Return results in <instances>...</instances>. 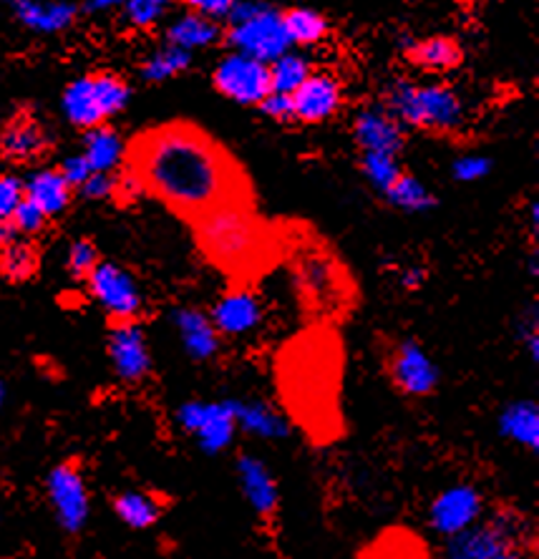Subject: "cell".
<instances>
[{
  "mask_svg": "<svg viewBox=\"0 0 539 559\" xmlns=\"http://www.w3.org/2000/svg\"><path fill=\"white\" fill-rule=\"evenodd\" d=\"M127 164L142 192H149L187 219H200L223 204H244L248 179L225 146L192 124H167L139 134Z\"/></svg>",
  "mask_w": 539,
  "mask_h": 559,
  "instance_id": "obj_1",
  "label": "cell"
},
{
  "mask_svg": "<svg viewBox=\"0 0 539 559\" xmlns=\"http://www.w3.org/2000/svg\"><path fill=\"white\" fill-rule=\"evenodd\" d=\"M202 250L230 273L250 275L265 267L270 242L265 225L252 217L248 204H223L194 219Z\"/></svg>",
  "mask_w": 539,
  "mask_h": 559,
  "instance_id": "obj_2",
  "label": "cell"
},
{
  "mask_svg": "<svg viewBox=\"0 0 539 559\" xmlns=\"http://www.w3.org/2000/svg\"><path fill=\"white\" fill-rule=\"evenodd\" d=\"M439 559H537L529 520L510 507L487 509L477 524L444 539Z\"/></svg>",
  "mask_w": 539,
  "mask_h": 559,
  "instance_id": "obj_3",
  "label": "cell"
},
{
  "mask_svg": "<svg viewBox=\"0 0 539 559\" xmlns=\"http://www.w3.org/2000/svg\"><path fill=\"white\" fill-rule=\"evenodd\" d=\"M386 111L398 124L404 121V124L416 129L452 131L464 119L462 98L441 84L421 86L396 81L386 94Z\"/></svg>",
  "mask_w": 539,
  "mask_h": 559,
  "instance_id": "obj_4",
  "label": "cell"
},
{
  "mask_svg": "<svg viewBox=\"0 0 539 559\" xmlns=\"http://www.w3.org/2000/svg\"><path fill=\"white\" fill-rule=\"evenodd\" d=\"M227 38L237 48V53H244L267 66L288 53L290 48V38L283 26V13L260 3V0H240L235 5Z\"/></svg>",
  "mask_w": 539,
  "mask_h": 559,
  "instance_id": "obj_5",
  "label": "cell"
},
{
  "mask_svg": "<svg viewBox=\"0 0 539 559\" xmlns=\"http://www.w3.org/2000/svg\"><path fill=\"white\" fill-rule=\"evenodd\" d=\"M129 84L111 71L86 73L63 92V114L73 127L92 131L104 127L129 102Z\"/></svg>",
  "mask_w": 539,
  "mask_h": 559,
  "instance_id": "obj_6",
  "label": "cell"
},
{
  "mask_svg": "<svg viewBox=\"0 0 539 559\" xmlns=\"http://www.w3.org/2000/svg\"><path fill=\"white\" fill-rule=\"evenodd\" d=\"M175 421L187 436H192L204 456H223L232 449L237 439V424L230 408V399L225 401H187L177 408Z\"/></svg>",
  "mask_w": 539,
  "mask_h": 559,
  "instance_id": "obj_7",
  "label": "cell"
},
{
  "mask_svg": "<svg viewBox=\"0 0 539 559\" xmlns=\"http://www.w3.org/2000/svg\"><path fill=\"white\" fill-rule=\"evenodd\" d=\"M46 497L63 532L81 534L86 530L88 516H92V495L76 462H61L48 472Z\"/></svg>",
  "mask_w": 539,
  "mask_h": 559,
  "instance_id": "obj_8",
  "label": "cell"
},
{
  "mask_svg": "<svg viewBox=\"0 0 539 559\" xmlns=\"http://www.w3.org/2000/svg\"><path fill=\"white\" fill-rule=\"evenodd\" d=\"M489 501L477 484L459 481L452 487L441 489L439 495L431 499L427 509V524L436 537L452 539L464 530H469L471 524H477L481 516L487 514Z\"/></svg>",
  "mask_w": 539,
  "mask_h": 559,
  "instance_id": "obj_9",
  "label": "cell"
},
{
  "mask_svg": "<svg viewBox=\"0 0 539 559\" xmlns=\"http://www.w3.org/2000/svg\"><path fill=\"white\" fill-rule=\"evenodd\" d=\"M86 283L94 300L99 302L113 323H136V318L142 316V290H139L136 280L124 267L113 265V262H99L94 273L86 277Z\"/></svg>",
  "mask_w": 539,
  "mask_h": 559,
  "instance_id": "obj_10",
  "label": "cell"
},
{
  "mask_svg": "<svg viewBox=\"0 0 539 559\" xmlns=\"http://www.w3.org/2000/svg\"><path fill=\"white\" fill-rule=\"evenodd\" d=\"M386 371L394 389L408 399L431 396L441 381L434 358L411 338L394 343L386 358Z\"/></svg>",
  "mask_w": 539,
  "mask_h": 559,
  "instance_id": "obj_11",
  "label": "cell"
},
{
  "mask_svg": "<svg viewBox=\"0 0 539 559\" xmlns=\"http://www.w3.org/2000/svg\"><path fill=\"white\" fill-rule=\"evenodd\" d=\"M235 479L252 514L265 524L275 522L277 512H280V487H277V476L265 459L250 454V451L237 454Z\"/></svg>",
  "mask_w": 539,
  "mask_h": 559,
  "instance_id": "obj_12",
  "label": "cell"
},
{
  "mask_svg": "<svg viewBox=\"0 0 539 559\" xmlns=\"http://www.w3.org/2000/svg\"><path fill=\"white\" fill-rule=\"evenodd\" d=\"M215 86L219 94H225L237 104H260L273 92V86H270V66L250 59L244 53H232L219 61L215 69Z\"/></svg>",
  "mask_w": 539,
  "mask_h": 559,
  "instance_id": "obj_13",
  "label": "cell"
},
{
  "mask_svg": "<svg viewBox=\"0 0 539 559\" xmlns=\"http://www.w3.org/2000/svg\"><path fill=\"white\" fill-rule=\"evenodd\" d=\"M109 358L124 383H142L152 371V353L139 323H113L109 335Z\"/></svg>",
  "mask_w": 539,
  "mask_h": 559,
  "instance_id": "obj_14",
  "label": "cell"
},
{
  "mask_svg": "<svg viewBox=\"0 0 539 559\" xmlns=\"http://www.w3.org/2000/svg\"><path fill=\"white\" fill-rule=\"evenodd\" d=\"M51 150V136L28 111H19L0 131V156L13 164L36 162Z\"/></svg>",
  "mask_w": 539,
  "mask_h": 559,
  "instance_id": "obj_15",
  "label": "cell"
},
{
  "mask_svg": "<svg viewBox=\"0 0 539 559\" xmlns=\"http://www.w3.org/2000/svg\"><path fill=\"white\" fill-rule=\"evenodd\" d=\"M212 325L217 328L219 335L227 338H242L255 331L263 323V302L257 300L255 293L250 290H232L217 300V306L209 312Z\"/></svg>",
  "mask_w": 539,
  "mask_h": 559,
  "instance_id": "obj_16",
  "label": "cell"
},
{
  "mask_svg": "<svg viewBox=\"0 0 539 559\" xmlns=\"http://www.w3.org/2000/svg\"><path fill=\"white\" fill-rule=\"evenodd\" d=\"M292 98V119L303 124H321L331 119L340 106V86L333 76L325 73H310L306 84L298 88Z\"/></svg>",
  "mask_w": 539,
  "mask_h": 559,
  "instance_id": "obj_17",
  "label": "cell"
},
{
  "mask_svg": "<svg viewBox=\"0 0 539 559\" xmlns=\"http://www.w3.org/2000/svg\"><path fill=\"white\" fill-rule=\"evenodd\" d=\"M171 323H175V331L184 353L192 360L207 364V360H212L219 353V338L223 335L212 325V318L207 312L197 308H179L171 312Z\"/></svg>",
  "mask_w": 539,
  "mask_h": 559,
  "instance_id": "obj_18",
  "label": "cell"
},
{
  "mask_svg": "<svg viewBox=\"0 0 539 559\" xmlns=\"http://www.w3.org/2000/svg\"><path fill=\"white\" fill-rule=\"evenodd\" d=\"M237 431L255 436L263 441H285L290 436V421L267 401L230 399Z\"/></svg>",
  "mask_w": 539,
  "mask_h": 559,
  "instance_id": "obj_19",
  "label": "cell"
},
{
  "mask_svg": "<svg viewBox=\"0 0 539 559\" xmlns=\"http://www.w3.org/2000/svg\"><path fill=\"white\" fill-rule=\"evenodd\" d=\"M356 142L363 152H379L396 156L404 146L402 124L386 109H366L358 114L354 124Z\"/></svg>",
  "mask_w": 539,
  "mask_h": 559,
  "instance_id": "obj_20",
  "label": "cell"
},
{
  "mask_svg": "<svg viewBox=\"0 0 539 559\" xmlns=\"http://www.w3.org/2000/svg\"><path fill=\"white\" fill-rule=\"evenodd\" d=\"M165 499L144 489H127L113 497V514H117V520L124 527L134 532L152 530L154 524H159L161 516H165Z\"/></svg>",
  "mask_w": 539,
  "mask_h": 559,
  "instance_id": "obj_21",
  "label": "cell"
},
{
  "mask_svg": "<svg viewBox=\"0 0 539 559\" xmlns=\"http://www.w3.org/2000/svg\"><path fill=\"white\" fill-rule=\"evenodd\" d=\"M500 433L519 449L539 454V406L535 401H512L500 414Z\"/></svg>",
  "mask_w": 539,
  "mask_h": 559,
  "instance_id": "obj_22",
  "label": "cell"
},
{
  "mask_svg": "<svg viewBox=\"0 0 539 559\" xmlns=\"http://www.w3.org/2000/svg\"><path fill=\"white\" fill-rule=\"evenodd\" d=\"M300 283H303V290L318 310L331 312L343 306V287L338 277L328 267V262H323L321 258H310L303 262V267H300Z\"/></svg>",
  "mask_w": 539,
  "mask_h": 559,
  "instance_id": "obj_23",
  "label": "cell"
},
{
  "mask_svg": "<svg viewBox=\"0 0 539 559\" xmlns=\"http://www.w3.org/2000/svg\"><path fill=\"white\" fill-rule=\"evenodd\" d=\"M23 189H26V200L34 202L46 217L61 215V212L71 204V194H73L71 185L63 179L59 169L36 171V175L23 185Z\"/></svg>",
  "mask_w": 539,
  "mask_h": 559,
  "instance_id": "obj_24",
  "label": "cell"
},
{
  "mask_svg": "<svg viewBox=\"0 0 539 559\" xmlns=\"http://www.w3.org/2000/svg\"><path fill=\"white\" fill-rule=\"evenodd\" d=\"M408 59H411L416 66H421V69H429V71H452L462 63L464 51L454 38L434 36V38L419 40V44L411 46Z\"/></svg>",
  "mask_w": 539,
  "mask_h": 559,
  "instance_id": "obj_25",
  "label": "cell"
},
{
  "mask_svg": "<svg viewBox=\"0 0 539 559\" xmlns=\"http://www.w3.org/2000/svg\"><path fill=\"white\" fill-rule=\"evenodd\" d=\"M169 44L184 48V51H192V48L212 46L223 38V28L217 26V21L204 19V15L190 13L182 15V19L175 21L167 33Z\"/></svg>",
  "mask_w": 539,
  "mask_h": 559,
  "instance_id": "obj_26",
  "label": "cell"
},
{
  "mask_svg": "<svg viewBox=\"0 0 539 559\" xmlns=\"http://www.w3.org/2000/svg\"><path fill=\"white\" fill-rule=\"evenodd\" d=\"M124 156V142L117 131L109 127H96L86 131L84 139V159L92 171H111Z\"/></svg>",
  "mask_w": 539,
  "mask_h": 559,
  "instance_id": "obj_27",
  "label": "cell"
},
{
  "mask_svg": "<svg viewBox=\"0 0 539 559\" xmlns=\"http://www.w3.org/2000/svg\"><path fill=\"white\" fill-rule=\"evenodd\" d=\"M38 250L28 240H13L0 250V275L11 283H26L38 273Z\"/></svg>",
  "mask_w": 539,
  "mask_h": 559,
  "instance_id": "obj_28",
  "label": "cell"
},
{
  "mask_svg": "<svg viewBox=\"0 0 539 559\" xmlns=\"http://www.w3.org/2000/svg\"><path fill=\"white\" fill-rule=\"evenodd\" d=\"M19 19L36 31H61L71 26V21L76 19V8L69 3H31V0H23V3H19Z\"/></svg>",
  "mask_w": 539,
  "mask_h": 559,
  "instance_id": "obj_29",
  "label": "cell"
},
{
  "mask_svg": "<svg viewBox=\"0 0 539 559\" xmlns=\"http://www.w3.org/2000/svg\"><path fill=\"white\" fill-rule=\"evenodd\" d=\"M283 26L288 33L290 44L300 46H313L321 44L328 33V21L313 8H290L288 13H283Z\"/></svg>",
  "mask_w": 539,
  "mask_h": 559,
  "instance_id": "obj_30",
  "label": "cell"
},
{
  "mask_svg": "<svg viewBox=\"0 0 539 559\" xmlns=\"http://www.w3.org/2000/svg\"><path fill=\"white\" fill-rule=\"evenodd\" d=\"M308 76H310V63L303 59V56L285 53L277 61L270 63V86H273V92L277 94L292 96L300 86L306 84Z\"/></svg>",
  "mask_w": 539,
  "mask_h": 559,
  "instance_id": "obj_31",
  "label": "cell"
},
{
  "mask_svg": "<svg viewBox=\"0 0 539 559\" xmlns=\"http://www.w3.org/2000/svg\"><path fill=\"white\" fill-rule=\"evenodd\" d=\"M386 197L396 204V207H402L406 212L431 210L436 204V197L414 175H408V171H402V175L396 177V182L386 189Z\"/></svg>",
  "mask_w": 539,
  "mask_h": 559,
  "instance_id": "obj_32",
  "label": "cell"
},
{
  "mask_svg": "<svg viewBox=\"0 0 539 559\" xmlns=\"http://www.w3.org/2000/svg\"><path fill=\"white\" fill-rule=\"evenodd\" d=\"M190 61H192L190 51H184V48L167 44L165 48H161V51L154 53L152 59L144 61L142 76L146 81H152V84H159V81L175 79L177 73H182L187 66H190Z\"/></svg>",
  "mask_w": 539,
  "mask_h": 559,
  "instance_id": "obj_33",
  "label": "cell"
},
{
  "mask_svg": "<svg viewBox=\"0 0 539 559\" xmlns=\"http://www.w3.org/2000/svg\"><path fill=\"white\" fill-rule=\"evenodd\" d=\"M363 171L383 194H386V189L396 182V177L402 175V169H398V164H396V156L379 154V152H366Z\"/></svg>",
  "mask_w": 539,
  "mask_h": 559,
  "instance_id": "obj_34",
  "label": "cell"
},
{
  "mask_svg": "<svg viewBox=\"0 0 539 559\" xmlns=\"http://www.w3.org/2000/svg\"><path fill=\"white\" fill-rule=\"evenodd\" d=\"M99 262H101L99 250H96V245L92 240H76L71 245L67 265H69V273L76 280H86L94 273Z\"/></svg>",
  "mask_w": 539,
  "mask_h": 559,
  "instance_id": "obj_35",
  "label": "cell"
},
{
  "mask_svg": "<svg viewBox=\"0 0 539 559\" xmlns=\"http://www.w3.org/2000/svg\"><path fill=\"white\" fill-rule=\"evenodd\" d=\"M169 0H127V19L139 28H149L167 11Z\"/></svg>",
  "mask_w": 539,
  "mask_h": 559,
  "instance_id": "obj_36",
  "label": "cell"
},
{
  "mask_svg": "<svg viewBox=\"0 0 539 559\" xmlns=\"http://www.w3.org/2000/svg\"><path fill=\"white\" fill-rule=\"evenodd\" d=\"M46 222H48V217L36 207L34 202L26 200V197H23V202L19 204V210H15L13 217H11V225L15 227V233L26 235V237L38 235L40 229L46 227Z\"/></svg>",
  "mask_w": 539,
  "mask_h": 559,
  "instance_id": "obj_37",
  "label": "cell"
},
{
  "mask_svg": "<svg viewBox=\"0 0 539 559\" xmlns=\"http://www.w3.org/2000/svg\"><path fill=\"white\" fill-rule=\"evenodd\" d=\"M26 197L23 182L13 175H0V222H11L13 212L19 210V204Z\"/></svg>",
  "mask_w": 539,
  "mask_h": 559,
  "instance_id": "obj_38",
  "label": "cell"
},
{
  "mask_svg": "<svg viewBox=\"0 0 539 559\" xmlns=\"http://www.w3.org/2000/svg\"><path fill=\"white\" fill-rule=\"evenodd\" d=\"M489 159L484 156H462V159L454 162V177L459 182H477L484 175H489Z\"/></svg>",
  "mask_w": 539,
  "mask_h": 559,
  "instance_id": "obj_39",
  "label": "cell"
},
{
  "mask_svg": "<svg viewBox=\"0 0 539 559\" xmlns=\"http://www.w3.org/2000/svg\"><path fill=\"white\" fill-rule=\"evenodd\" d=\"M240 0H187V5L192 8V13L204 15L209 21H219V19H230V13L235 11V5Z\"/></svg>",
  "mask_w": 539,
  "mask_h": 559,
  "instance_id": "obj_40",
  "label": "cell"
},
{
  "mask_svg": "<svg viewBox=\"0 0 539 559\" xmlns=\"http://www.w3.org/2000/svg\"><path fill=\"white\" fill-rule=\"evenodd\" d=\"M79 189L81 194L88 197V200H104V197L113 194V189H117V179H113L109 171H92V177H88Z\"/></svg>",
  "mask_w": 539,
  "mask_h": 559,
  "instance_id": "obj_41",
  "label": "cell"
},
{
  "mask_svg": "<svg viewBox=\"0 0 539 559\" xmlns=\"http://www.w3.org/2000/svg\"><path fill=\"white\" fill-rule=\"evenodd\" d=\"M257 106L267 114L270 119H275V121H290L292 119V98L288 94L270 92Z\"/></svg>",
  "mask_w": 539,
  "mask_h": 559,
  "instance_id": "obj_42",
  "label": "cell"
},
{
  "mask_svg": "<svg viewBox=\"0 0 539 559\" xmlns=\"http://www.w3.org/2000/svg\"><path fill=\"white\" fill-rule=\"evenodd\" d=\"M59 171L63 175V179H67V182L71 185V189H79L88 177H92V167H88L84 154L69 156V159L59 167Z\"/></svg>",
  "mask_w": 539,
  "mask_h": 559,
  "instance_id": "obj_43",
  "label": "cell"
},
{
  "mask_svg": "<svg viewBox=\"0 0 539 559\" xmlns=\"http://www.w3.org/2000/svg\"><path fill=\"white\" fill-rule=\"evenodd\" d=\"M423 283H427V273L421 267H406V273L402 275V285L406 290H419Z\"/></svg>",
  "mask_w": 539,
  "mask_h": 559,
  "instance_id": "obj_44",
  "label": "cell"
},
{
  "mask_svg": "<svg viewBox=\"0 0 539 559\" xmlns=\"http://www.w3.org/2000/svg\"><path fill=\"white\" fill-rule=\"evenodd\" d=\"M13 240H19V233H15V227L11 222H0V250L5 248V245H11Z\"/></svg>",
  "mask_w": 539,
  "mask_h": 559,
  "instance_id": "obj_45",
  "label": "cell"
},
{
  "mask_svg": "<svg viewBox=\"0 0 539 559\" xmlns=\"http://www.w3.org/2000/svg\"><path fill=\"white\" fill-rule=\"evenodd\" d=\"M117 3H127V0H88V5H92V8H109V5H117Z\"/></svg>",
  "mask_w": 539,
  "mask_h": 559,
  "instance_id": "obj_46",
  "label": "cell"
},
{
  "mask_svg": "<svg viewBox=\"0 0 539 559\" xmlns=\"http://www.w3.org/2000/svg\"><path fill=\"white\" fill-rule=\"evenodd\" d=\"M3 399H5V385L0 383V406H3Z\"/></svg>",
  "mask_w": 539,
  "mask_h": 559,
  "instance_id": "obj_47",
  "label": "cell"
}]
</instances>
